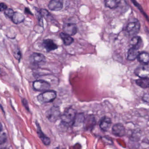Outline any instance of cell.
Listing matches in <instances>:
<instances>
[{
    "label": "cell",
    "mask_w": 149,
    "mask_h": 149,
    "mask_svg": "<svg viewBox=\"0 0 149 149\" xmlns=\"http://www.w3.org/2000/svg\"><path fill=\"white\" fill-rule=\"evenodd\" d=\"M76 115L77 114L75 109L72 108H68L65 110L61 116L62 123L65 125H72L74 123Z\"/></svg>",
    "instance_id": "6da1fadb"
},
{
    "label": "cell",
    "mask_w": 149,
    "mask_h": 149,
    "mask_svg": "<svg viewBox=\"0 0 149 149\" xmlns=\"http://www.w3.org/2000/svg\"><path fill=\"white\" fill-rule=\"evenodd\" d=\"M57 97V93L53 90H47L39 94L37 100L40 103H49L53 101Z\"/></svg>",
    "instance_id": "7a4b0ae2"
},
{
    "label": "cell",
    "mask_w": 149,
    "mask_h": 149,
    "mask_svg": "<svg viewBox=\"0 0 149 149\" xmlns=\"http://www.w3.org/2000/svg\"><path fill=\"white\" fill-rule=\"evenodd\" d=\"M141 24L138 20L129 22L126 26L125 31L129 36L136 35L140 31Z\"/></svg>",
    "instance_id": "3957f363"
},
{
    "label": "cell",
    "mask_w": 149,
    "mask_h": 149,
    "mask_svg": "<svg viewBox=\"0 0 149 149\" xmlns=\"http://www.w3.org/2000/svg\"><path fill=\"white\" fill-rule=\"evenodd\" d=\"M60 114L59 108L57 106H53L47 111L46 116L49 121L51 122H55L59 119Z\"/></svg>",
    "instance_id": "277c9868"
},
{
    "label": "cell",
    "mask_w": 149,
    "mask_h": 149,
    "mask_svg": "<svg viewBox=\"0 0 149 149\" xmlns=\"http://www.w3.org/2000/svg\"><path fill=\"white\" fill-rule=\"evenodd\" d=\"M29 61L31 64L33 66H39L45 64L46 59L43 54L34 53L30 57Z\"/></svg>",
    "instance_id": "5b68a950"
},
{
    "label": "cell",
    "mask_w": 149,
    "mask_h": 149,
    "mask_svg": "<svg viewBox=\"0 0 149 149\" xmlns=\"http://www.w3.org/2000/svg\"><path fill=\"white\" fill-rule=\"evenodd\" d=\"M33 87L36 91L45 92L49 90L50 87V85L47 81L43 80H38L33 82Z\"/></svg>",
    "instance_id": "8992f818"
},
{
    "label": "cell",
    "mask_w": 149,
    "mask_h": 149,
    "mask_svg": "<svg viewBox=\"0 0 149 149\" xmlns=\"http://www.w3.org/2000/svg\"><path fill=\"white\" fill-rule=\"evenodd\" d=\"M135 74L140 78H149V65H143L137 67L134 71Z\"/></svg>",
    "instance_id": "52a82bcc"
},
{
    "label": "cell",
    "mask_w": 149,
    "mask_h": 149,
    "mask_svg": "<svg viewBox=\"0 0 149 149\" xmlns=\"http://www.w3.org/2000/svg\"><path fill=\"white\" fill-rule=\"evenodd\" d=\"M64 0H51L48 4V8L52 11H59L63 8Z\"/></svg>",
    "instance_id": "ba28073f"
},
{
    "label": "cell",
    "mask_w": 149,
    "mask_h": 149,
    "mask_svg": "<svg viewBox=\"0 0 149 149\" xmlns=\"http://www.w3.org/2000/svg\"><path fill=\"white\" fill-rule=\"evenodd\" d=\"M63 30L65 33L69 36H74L77 33L78 28L74 24L66 23L63 26Z\"/></svg>",
    "instance_id": "9c48e42d"
},
{
    "label": "cell",
    "mask_w": 149,
    "mask_h": 149,
    "mask_svg": "<svg viewBox=\"0 0 149 149\" xmlns=\"http://www.w3.org/2000/svg\"><path fill=\"white\" fill-rule=\"evenodd\" d=\"M112 132L116 136H123L126 134V130L123 125L120 123H117L113 127Z\"/></svg>",
    "instance_id": "30bf717a"
},
{
    "label": "cell",
    "mask_w": 149,
    "mask_h": 149,
    "mask_svg": "<svg viewBox=\"0 0 149 149\" xmlns=\"http://www.w3.org/2000/svg\"><path fill=\"white\" fill-rule=\"evenodd\" d=\"M43 45L47 52L55 50L58 48V46L51 39H47L44 40Z\"/></svg>",
    "instance_id": "8fae6325"
},
{
    "label": "cell",
    "mask_w": 149,
    "mask_h": 149,
    "mask_svg": "<svg viewBox=\"0 0 149 149\" xmlns=\"http://www.w3.org/2000/svg\"><path fill=\"white\" fill-rule=\"evenodd\" d=\"M112 124V121L109 117L104 116L101 120L100 127L101 129L104 131L108 130Z\"/></svg>",
    "instance_id": "7c38bea8"
},
{
    "label": "cell",
    "mask_w": 149,
    "mask_h": 149,
    "mask_svg": "<svg viewBox=\"0 0 149 149\" xmlns=\"http://www.w3.org/2000/svg\"><path fill=\"white\" fill-rule=\"evenodd\" d=\"M37 127V134H38V137L42 140L43 143L46 146H48L50 143V140L49 137L45 135L42 132L41 128L39 126V124L36 123Z\"/></svg>",
    "instance_id": "4fadbf2b"
},
{
    "label": "cell",
    "mask_w": 149,
    "mask_h": 149,
    "mask_svg": "<svg viewBox=\"0 0 149 149\" xmlns=\"http://www.w3.org/2000/svg\"><path fill=\"white\" fill-rule=\"evenodd\" d=\"M10 19L14 23L17 24L23 22L25 19V17L22 13L15 11L14 12Z\"/></svg>",
    "instance_id": "5bb4252c"
},
{
    "label": "cell",
    "mask_w": 149,
    "mask_h": 149,
    "mask_svg": "<svg viewBox=\"0 0 149 149\" xmlns=\"http://www.w3.org/2000/svg\"><path fill=\"white\" fill-rule=\"evenodd\" d=\"M139 51L138 49L132 47L130 48L128 52L127 59L129 61H134L137 58L139 54Z\"/></svg>",
    "instance_id": "9a60e30c"
},
{
    "label": "cell",
    "mask_w": 149,
    "mask_h": 149,
    "mask_svg": "<svg viewBox=\"0 0 149 149\" xmlns=\"http://www.w3.org/2000/svg\"><path fill=\"white\" fill-rule=\"evenodd\" d=\"M130 43H131L132 47H134V48L139 49L142 45L143 41L141 37H140V36H136L132 38Z\"/></svg>",
    "instance_id": "2e32d148"
},
{
    "label": "cell",
    "mask_w": 149,
    "mask_h": 149,
    "mask_svg": "<svg viewBox=\"0 0 149 149\" xmlns=\"http://www.w3.org/2000/svg\"><path fill=\"white\" fill-rule=\"evenodd\" d=\"M60 37L65 45H70L73 43V38L71 36L66 34L64 32H61L60 34Z\"/></svg>",
    "instance_id": "e0dca14e"
},
{
    "label": "cell",
    "mask_w": 149,
    "mask_h": 149,
    "mask_svg": "<svg viewBox=\"0 0 149 149\" xmlns=\"http://www.w3.org/2000/svg\"><path fill=\"white\" fill-rule=\"evenodd\" d=\"M137 59L140 63L143 65H148L149 63V54L147 52H143L139 53Z\"/></svg>",
    "instance_id": "ac0fdd59"
},
{
    "label": "cell",
    "mask_w": 149,
    "mask_h": 149,
    "mask_svg": "<svg viewBox=\"0 0 149 149\" xmlns=\"http://www.w3.org/2000/svg\"><path fill=\"white\" fill-rule=\"evenodd\" d=\"M136 83L138 86L142 88H148L149 86V78L138 79L136 81Z\"/></svg>",
    "instance_id": "d6986e66"
},
{
    "label": "cell",
    "mask_w": 149,
    "mask_h": 149,
    "mask_svg": "<svg viewBox=\"0 0 149 149\" xmlns=\"http://www.w3.org/2000/svg\"><path fill=\"white\" fill-rule=\"evenodd\" d=\"M119 2L118 0H105L106 7L110 9H115L118 7Z\"/></svg>",
    "instance_id": "ffe728a7"
},
{
    "label": "cell",
    "mask_w": 149,
    "mask_h": 149,
    "mask_svg": "<svg viewBox=\"0 0 149 149\" xmlns=\"http://www.w3.org/2000/svg\"><path fill=\"white\" fill-rule=\"evenodd\" d=\"M7 136L4 132H0V145L4 143L7 141Z\"/></svg>",
    "instance_id": "44dd1931"
},
{
    "label": "cell",
    "mask_w": 149,
    "mask_h": 149,
    "mask_svg": "<svg viewBox=\"0 0 149 149\" xmlns=\"http://www.w3.org/2000/svg\"><path fill=\"white\" fill-rule=\"evenodd\" d=\"M40 15L41 16L45 17V19L49 18L50 17V14L49 13V11L47 10L44 9H42L40 11Z\"/></svg>",
    "instance_id": "7402d4cb"
},
{
    "label": "cell",
    "mask_w": 149,
    "mask_h": 149,
    "mask_svg": "<svg viewBox=\"0 0 149 149\" xmlns=\"http://www.w3.org/2000/svg\"><path fill=\"white\" fill-rule=\"evenodd\" d=\"M15 11L11 8H7L4 11V14L8 18H11Z\"/></svg>",
    "instance_id": "603a6c76"
},
{
    "label": "cell",
    "mask_w": 149,
    "mask_h": 149,
    "mask_svg": "<svg viewBox=\"0 0 149 149\" xmlns=\"http://www.w3.org/2000/svg\"><path fill=\"white\" fill-rule=\"evenodd\" d=\"M131 1L133 2L134 4V5H135L136 7H137L138 9H139V10H141V13L144 15L145 16V17H146V18H147L148 21V16H147V15H146L145 13H144V11H143V9L140 8H141V5H140V4H139V3H138L136 1V0H131Z\"/></svg>",
    "instance_id": "cb8c5ba5"
},
{
    "label": "cell",
    "mask_w": 149,
    "mask_h": 149,
    "mask_svg": "<svg viewBox=\"0 0 149 149\" xmlns=\"http://www.w3.org/2000/svg\"><path fill=\"white\" fill-rule=\"evenodd\" d=\"M14 55L15 57L18 61L21 59L22 56H21V52L19 50L17 49L15 50L14 53Z\"/></svg>",
    "instance_id": "d4e9b609"
},
{
    "label": "cell",
    "mask_w": 149,
    "mask_h": 149,
    "mask_svg": "<svg viewBox=\"0 0 149 149\" xmlns=\"http://www.w3.org/2000/svg\"><path fill=\"white\" fill-rule=\"evenodd\" d=\"M8 8L7 5L4 3H0V11H4Z\"/></svg>",
    "instance_id": "484cf974"
},
{
    "label": "cell",
    "mask_w": 149,
    "mask_h": 149,
    "mask_svg": "<svg viewBox=\"0 0 149 149\" xmlns=\"http://www.w3.org/2000/svg\"><path fill=\"white\" fill-rule=\"evenodd\" d=\"M22 102L25 108L28 109V110H29V105H28V103L27 102V100L25 99H24L22 100Z\"/></svg>",
    "instance_id": "4316f807"
},
{
    "label": "cell",
    "mask_w": 149,
    "mask_h": 149,
    "mask_svg": "<svg viewBox=\"0 0 149 149\" xmlns=\"http://www.w3.org/2000/svg\"><path fill=\"white\" fill-rule=\"evenodd\" d=\"M24 12L27 14H30V15H32V13L31 12L29 8H26L24 9Z\"/></svg>",
    "instance_id": "83f0119b"
},
{
    "label": "cell",
    "mask_w": 149,
    "mask_h": 149,
    "mask_svg": "<svg viewBox=\"0 0 149 149\" xmlns=\"http://www.w3.org/2000/svg\"><path fill=\"white\" fill-rule=\"evenodd\" d=\"M2 129V124H1V123H0V132L1 131Z\"/></svg>",
    "instance_id": "f1b7e54d"
},
{
    "label": "cell",
    "mask_w": 149,
    "mask_h": 149,
    "mask_svg": "<svg viewBox=\"0 0 149 149\" xmlns=\"http://www.w3.org/2000/svg\"><path fill=\"white\" fill-rule=\"evenodd\" d=\"M1 149H9L7 148H1Z\"/></svg>",
    "instance_id": "f546056e"
},
{
    "label": "cell",
    "mask_w": 149,
    "mask_h": 149,
    "mask_svg": "<svg viewBox=\"0 0 149 149\" xmlns=\"http://www.w3.org/2000/svg\"></svg>",
    "instance_id": "4dcf8cb0"
}]
</instances>
